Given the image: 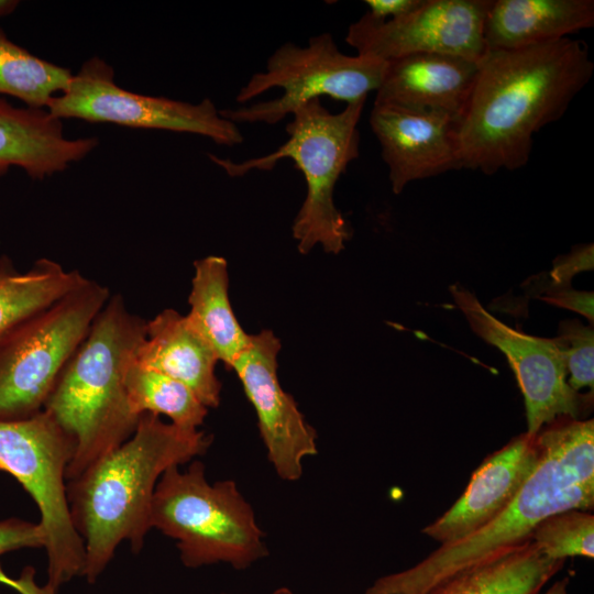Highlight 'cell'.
I'll list each match as a JSON object with an SVG mask.
<instances>
[{
  "mask_svg": "<svg viewBox=\"0 0 594 594\" xmlns=\"http://www.w3.org/2000/svg\"><path fill=\"white\" fill-rule=\"evenodd\" d=\"M564 362L570 378L568 384L579 392L594 386V331L578 319L559 324L558 336L552 339Z\"/></svg>",
  "mask_w": 594,
  "mask_h": 594,
  "instance_id": "cell-26",
  "label": "cell"
},
{
  "mask_svg": "<svg viewBox=\"0 0 594 594\" xmlns=\"http://www.w3.org/2000/svg\"><path fill=\"white\" fill-rule=\"evenodd\" d=\"M187 315L193 327L206 339L218 360L231 369L250 345L251 334L240 326L228 295V265L220 256L195 262Z\"/></svg>",
  "mask_w": 594,
  "mask_h": 594,
  "instance_id": "cell-21",
  "label": "cell"
},
{
  "mask_svg": "<svg viewBox=\"0 0 594 594\" xmlns=\"http://www.w3.org/2000/svg\"><path fill=\"white\" fill-rule=\"evenodd\" d=\"M151 526L175 540L182 563L191 569L224 563L245 570L268 554L265 534L237 482H209L199 460L163 473Z\"/></svg>",
  "mask_w": 594,
  "mask_h": 594,
  "instance_id": "cell-6",
  "label": "cell"
},
{
  "mask_svg": "<svg viewBox=\"0 0 594 594\" xmlns=\"http://www.w3.org/2000/svg\"><path fill=\"white\" fill-rule=\"evenodd\" d=\"M569 578L556 581L543 594H568Z\"/></svg>",
  "mask_w": 594,
  "mask_h": 594,
  "instance_id": "cell-32",
  "label": "cell"
},
{
  "mask_svg": "<svg viewBox=\"0 0 594 594\" xmlns=\"http://www.w3.org/2000/svg\"><path fill=\"white\" fill-rule=\"evenodd\" d=\"M366 99L346 103L331 113L320 99L293 112L286 125L287 141L273 153L243 162L209 157L231 177L252 170H271L283 158L295 163L306 182V197L293 223V237L300 253L320 244L327 253H339L351 238V229L337 209L333 191L348 165L360 155V121Z\"/></svg>",
  "mask_w": 594,
  "mask_h": 594,
  "instance_id": "cell-5",
  "label": "cell"
},
{
  "mask_svg": "<svg viewBox=\"0 0 594 594\" xmlns=\"http://www.w3.org/2000/svg\"><path fill=\"white\" fill-rule=\"evenodd\" d=\"M73 74L13 43L0 29V94L24 101L30 108L46 107L55 94H63Z\"/></svg>",
  "mask_w": 594,
  "mask_h": 594,
  "instance_id": "cell-24",
  "label": "cell"
},
{
  "mask_svg": "<svg viewBox=\"0 0 594 594\" xmlns=\"http://www.w3.org/2000/svg\"><path fill=\"white\" fill-rule=\"evenodd\" d=\"M221 594H227V593H221ZM268 594H295V593L288 587H278Z\"/></svg>",
  "mask_w": 594,
  "mask_h": 594,
  "instance_id": "cell-34",
  "label": "cell"
},
{
  "mask_svg": "<svg viewBox=\"0 0 594 594\" xmlns=\"http://www.w3.org/2000/svg\"><path fill=\"white\" fill-rule=\"evenodd\" d=\"M530 540L549 558L594 557V516L590 510L569 509L543 519Z\"/></svg>",
  "mask_w": 594,
  "mask_h": 594,
  "instance_id": "cell-25",
  "label": "cell"
},
{
  "mask_svg": "<svg viewBox=\"0 0 594 594\" xmlns=\"http://www.w3.org/2000/svg\"><path fill=\"white\" fill-rule=\"evenodd\" d=\"M385 67L381 59L343 54L330 33L311 37L307 46L286 43L270 56L265 72L251 76L235 99L244 103L273 88L283 94L251 106L222 109L220 114L235 124H275L321 96L346 103L366 99L378 89Z\"/></svg>",
  "mask_w": 594,
  "mask_h": 594,
  "instance_id": "cell-9",
  "label": "cell"
},
{
  "mask_svg": "<svg viewBox=\"0 0 594 594\" xmlns=\"http://www.w3.org/2000/svg\"><path fill=\"white\" fill-rule=\"evenodd\" d=\"M479 62L446 54H414L386 62L374 105L433 110L460 120Z\"/></svg>",
  "mask_w": 594,
  "mask_h": 594,
  "instance_id": "cell-16",
  "label": "cell"
},
{
  "mask_svg": "<svg viewBox=\"0 0 594 594\" xmlns=\"http://www.w3.org/2000/svg\"><path fill=\"white\" fill-rule=\"evenodd\" d=\"M98 144L95 138L68 140L62 120L40 108H16L0 99V175L18 166L43 179L84 158Z\"/></svg>",
  "mask_w": 594,
  "mask_h": 594,
  "instance_id": "cell-18",
  "label": "cell"
},
{
  "mask_svg": "<svg viewBox=\"0 0 594 594\" xmlns=\"http://www.w3.org/2000/svg\"><path fill=\"white\" fill-rule=\"evenodd\" d=\"M145 334L146 321L112 295L63 369L43 410L75 443L67 481L135 431L140 417L130 408L125 376Z\"/></svg>",
  "mask_w": 594,
  "mask_h": 594,
  "instance_id": "cell-4",
  "label": "cell"
},
{
  "mask_svg": "<svg viewBox=\"0 0 594 594\" xmlns=\"http://www.w3.org/2000/svg\"><path fill=\"white\" fill-rule=\"evenodd\" d=\"M218 361L187 316L174 309L146 321L145 339L135 356L136 363L185 384L208 409L220 404L221 383L215 373Z\"/></svg>",
  "mask_w": 594,
  "mask_h": 594,
  "instance_id": "cell-17",
  "label": "cell"
},
{
  "mask_svg": "<svg viewBox=\"0 0 594 594\" xmlns=\"http://www.w3.org/2000/svg\"><path fill=\"white\" fill-rule=\"evenodd\" d=\"M543 299L551 305L576 311L593 322V293L571 287L554 288L547 290Z\"/></svg>",
  "mask_w": 594,
  "mask_h": 594,
  "instance_id": "cell-29",
  "label": "cell"
},
{
  "mask_svg": "<svg viewBox=\"0 0 594 594\" xmlns=\"http://www.w3.org/2000/svg\"><path fill=\"white\" fill-rule=\"evenodd\" d=\"M450 292L472 330L507 358L525 400L527 431L536 436L560 419H580L585 399L568 384V372L552 339L524 333L490 314L479 299L460 284Z\"/></svg>",
  "mask_w": 594,
  "mask_h": 594,
  "instance_id": "cell-11",
  "label": "cell"
},
{
  "mask_svg": "<svg viewBox=\"0 0 594 594\" xmlns=\"http://www.w3.org/2000/svg\"><path fill=\"white\" fill-rule=\"evenodd\" d=\"M110 296L108 287L87 278L0 339L1 421L26 419L43 410Z\"/></svg>",
  "mask_w": 594,
  "mask_h": 594,
  "instance_id": "cell-7",
  "label": "cell"
},
{
  "mask_svg": "<svg viewBox=\"0 0 594 594\" xmlns=\"http://www.w3.org/2000/svg\"><path fill=\"white\" fill-rule=\"evenodd\" d=\"M18 3V1L12 0H0V16L13 12Z\"/></svg>",
  "mask_w": 594,
  "mask_h": 594,
  "instance_id": "cell-33",
  "label": "cell"
},
{
  "mask_svg": "<svg viewBox=\"0 0 594 594\" xmlns=\"http://www.w3.org/2000/svg\"><path fill=\"white\" fill-rule=\"evenodd\" d=\"M0 583L6 584L13 590L18 591L20 594H25L26 585L24 579L21 576L20 579H12L6 572L2 570L0 565Z\"/></svg>",
  "mask_w": 594,
  "mask_h": 594,
  "instance_id": "cell-31",
  "label": "cell"
},
{
  "mask_svg": "<svg viewBox=\"0 0 594 594\" xmlns=\"http://www.w3.org/2000/svg\"><path fill=\"white\" fill-rule=\"evenodd\" d=\"M369 7L366 14L375 21H387L406 15L418 7L424 0H366Z\"/></svg>",
  "mask_w": 594,
  "mask_h": 594,
  "instance_id": "cell-30",
  "label": "cell"
},
{
  "mask_svg": "<svg viewBox=\"0 0 594 594\" xmlns=\"http://www.w3.org/2000/svg\"><path fill=\"white\" fill-rule=\"evenodd\" d=\"M593 268V244L579 248L565 256L557 258L550 275L551 286L547 289L571 287V278L581 271Z\"/></svg>",
  "mask_w": 594,
  "mask_h": 594,
  "instance_id": "cell-28",
  "label": "cell"
},
{
  "mask_svg": "<svg viewBox=\"0 0 594 594\" xmlns=\"http://www.w3.org/2000/svg\"><path fill=\"white\" fill-rule=\"evenodd\" d=\"M538 454L537 435L515 437L483 460L463 494L421 531L446 544L479 530L514 499L535 469Z\"/></svg>",
  "mask_w": 594,
  "mask_h": 594,
  "instance_id": "cell-15",
  "label": "cell"
},
{
  "mask_svg": "<svg viewBox=\"0 0 594 594\" xmlns=\"http://www.w3.org/2000/svg\"><path fill=\"white\" fill-rule=\"evenodd\" d=\"M492 0H424L413 12L387 21L366 13L348 30L358 55L388 62L414 54H446L480 62L487 52L484 23Z\"/></svg>",
  "mask_w": 594,
  "mask_h": 594,
  "instance_id": "cell-12",
  "label": "cell"
},
{
  "mask_svg": "<svg viewBox=\"0 0 594 594\" xmlns=\"http://www.w3.org/2000/svg\"><path fill=\"white\" fill-rule=\"evenodd\" d=\"M280 342L270 330L251 334L250 345L231 369L242 383L256 416L267 459L279 479L298 481L304 461L318 453L316 430L277 377Z\"/></svg>",
  "mask_w": 594,
  "mask_h": 594,
  "instance_id": "cell-13",
  "label": "cell"
},
{
  "mask_svg": "<svg viewBox=\"0 0 594 594\" xmlns=\"http://www.w3.org/2000/svg\"><path fill=\"white\" fill-rule=\"evenodd\" d=\"M74 451L73 439L45 410L26 419L0 420V471L11 474L38 508L47 553L45 585L54 592L81 576L85 563L66 488Z\"/></svg>",
  "mask_w": 594,
  "mask_h": 594,
  "instance_id": "cell-8",
  "label": "cell"
},
{
  "mask_svg": "<svg viewBox=\"0 0 594 594\" xmlns=\"http://www.w3.org/2000/svg\"><path fill=\"white\" fill-rule=\"evenodd\" d=\"M87 278L50 258H40L19 272L7 256L0 258V339L26 319L48 308Z\"/></svg>",
  "mask_w": 594,
  "mask_h": 594,
  "instance_id": "cell-22",
  "label": "cell"
},
{
  "mask_svg": "<svg viewBox=\"0 0 594 594\" xmlns=\"http://www.w3.org/2000/svg\"><path fill=\"white\" fill-rule=\"evenodd\" d=\"M370 125L394 194L414 180L463 168L459 119L440 111L374 105Z\"/></svg>",
  "mask_w": 594,
  "mask_h": 594,
  "instance_id": "cell-14",
  "label": "cell"
},
{
  "mask_svg": "<svg viewBox=\"0 0 594 594\" xmlns=\"http://www.w3.org/2000/svg\"><path fill=\"white\" fill-rule=\"evenodd\" d=\"M45 546L44 531L40 524L10 518L0 521V554L20 549Z\"/></svg>",
  "mask_w": 594,
  "mask_h": 594,
  "instance_id": "cell-27",
  "label": "cell"
},
{
  "mask_svg": "<svg viewBox=\"0 0 594 594\" xmlns=\"http://www.w3.org/2000/svg\"><path fill=\"white\" fill-rule=\"evenodd\" d=\"M593 25V0H492L484 41L487 51L516 50L569 37Z\"/></svg>",
  "mask_w": 594,
  "mask_h": 594,
  "instance_id": "cell-19",
  "label": "cell"
},
{
  "mask_svg": "<svg viewBox=\"0 0 594 594\" xmlns=\"http://www.w3.org/2000/svg\"><path fill=\"white\" fill-rule=\"evenodd\" d=\"M113 69L99 57L88 59L68 88L53 97L47 111L55 118L110 122L129 128L194 133L219 145L235 146L244 136L238 125L220 114L210 99L199 103L151 97L124 90L114 82Z\"/></svg>",
  "mask_w": 594,
  "mask_h": 594,
  "instance_id": "cell-10",
  "label": "cell"
},
{
  "mask_svg": "<svg viewBox=\"0 0 594 594\" xmlns=\"http://www.w3.org/2000/svg\"><path fill=\"white\" fill-rule=\"evenodd\" d=\"M593 72L587 45L570 37L487 51L459 120L463 168L493 175L525 166L534 134L565 113Z\"/></svg>",
  "mask_w": 594,
  "mask_h": 594,
  "instance_id": "cell-1",
  "label": "cell"
},
{
  "mask_svg": "<svg viewBox=\"0 0 594 594\" xmlns=\"http://www.w3.org/2000/svg\"><path fill=\"white\" fill-rule=\"evenodd\" d=\"M125 389L131 410L136 415H164L175 426L198 430L208 408L185 384L135 361L125 376Z\"/></svg>",
  "mask_w": 594,
  "mask_h": 594,
  "instance_id": "cell-23",
  "label": "cell"
},
{
  "mask_svg": "<svg viewBox=\"0 0 594 594\" xmlns=\"http://www.w3.org/2000/svg\"><path fill=\"white\" fill-rule=\"evenodd\" d=\"M530 539L458 573L427 594H539L564 565Z\"/></svg>",
  "mask_w": 594,
  "mask_h": 594,
  "instance_id": "cell-20",
  "label": "cell"
},
{
  "mask_svg": "<svg viewBox=\"0 0 594 594\" xmlns=\"http://www.w3.org/2000/svg\"><path fill=\"white\" fill-rule=\"evenodd\" d=\"M211 443L199 429L145 413L127 441L67 481L72 519L85 547L81 576L94 583L123 541L134 553L143 548L158 480L167 469L204 455Z\"/></svg>",
  "mask_w": 594,
  "mask_h": 594,
  "instance_id": "cell-3",
  "label": "cell"
},
{
  "mask_svg": "<svg viewBox=\"0 0 594 594\" xmlns=\"http://www.w3.org/2000/svg\"><path fill=\"white\" fill-rule=\"evenodd\" d=\"M535 469L493 520L454 542L440 544L414 566L384 575L363 594H427L437 585L528 539L543 519L594 506V421L560 418L537 433Z\"/></svg>",
  "mask_w": 594,
  "mask_h": 594,
  "instance_id": "cell-2",
  "label": "cell"
}]
</instances>
